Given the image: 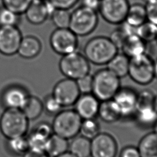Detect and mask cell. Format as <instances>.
Segmentation results:
<instances>
[{
  "instance_id": "4316f807",
  "label": "cell",
  "mask_w": 157,
  "mask_h": 157,
  "mask_svg": "<svg viewBox=\"0 0 157 157\" xmlns=\"http://www.w3.org/2000/svg\"><path fill=\"white\" fill-rule=\"evenodd\" d=\"M7 147L13 155L23 156L28 151L27 138L25 136L7 139Z\"/></svg>"
},
{
  "instance_id": "d6986e66",
  "label": "cell",
  "mask_w": 157,
  "mask_h": 157,
  "mask_svg": "<svg viewBox=\"0 0 157 157\" xmlns=\"http://www.w3.org/2000/svg\"><path fill=\"white\" fill-rule=\"evenodd\" d=\"M98 117L103 122L109 124L121 120L119 110L113 99L100 102Z\"/></svg>"
},
{
  "instance_id": "5bb4252c",
  "label": "cell",
  "mask_w": 157,
  "mask_h": 157,
  "mask_svg": "<svg viewBox=\"0 0 157 157\" xmlns=\"http://www.w3.org/2000/svg\"><path fill=\"white\" fill-rule=\"evenodd\" d=\"M29 94L27 90L19 85L7 87L2 93L1 101L6 109L21 110L26 103Z\"/></svg>"
},
{
  "instance_id": "b9f144b4",
  "label": "cell",
  "mask_w": 157,
  "mask_h": 157,
  "mask_svg": "<svg viewBox=\"0 0 157 157\" xmlns=\"http://www.w3.org/2000/svg\"><path fill=\"white\" fill-rule=\"evenodd\" d=\"M101 0H82V6L90 9L97 11L99 9Z\"/></svg>"
},
{
  "instance_id": "44dd1931",
  "label": "cell",
  "mask_w": 157,
  "mask_h": 157,
  "mask_svg": "<svg viewBox=\"0 0 157 157\" xmlns=\"http://www.w3.org/2000/svg\"><path fill=\"white\" fill-rule=\"evenodd\" d=\"M137 147L140 157H157V134L153 131L146 134Z\"/></svg>"
},
{
  "instance_id": "f6af8a7d",
  "label": "cell",
  "mask_w": 157,
  "mask_h": 157,
  "mask_svg": "<svg viewBox=\"0 0 157 157\" xmlns=\"http://www.w3.org/2000/svg\"><path fill=\"white\" fill-rule=\"evenodd\" d=\"M56 157H75L74 155H73L72 153H71L69 151H66L59 156H57Z\"/></svg>"
},
{
  "instance_id": "60d3db41",
  "label": "cell",
  "mask_w": 157,
  "mask_h": 157,
  "mask_svg": "<svg viewBox=\"0 0 157 157\" xmlns=\"http://www.w3.org/2000/svg\"><path fill=\"white\" fill-rule=\"evenodd\" d=\"M119 157H140V155L137 147L126 145L121 150Z\"/></svg>"
},
{
  "instance_id": "836d02e7",
  "label": "cell",
  "mask_w": 157,
  "mask_h": 157,
  "mask_svg": "<svg viewBox=\"0 0 157 157\" xmlns=\"http://www.w3.org/2000/svg\"><path fill=\"white\" fill-rule=\"evenodd\" d=\"M44 111L50 115H55L63 108L56 99L52 95L48 94L42 101Z\"/></svg>"
},
{
  "instance_id": "7402d4cb",
  "label": "cell",
  "mask_w": 157,
  "mask_h": 157,
  "mask_svg": "<svg viewBox=\"0 0 157 157\" xmlns=\"http://www.w3.org/2000/svg\"><path fill=\"white\" fill-rule=\"evenodd\" d=\"M129 58L123 53L118 52L107 64V68L120 79L128 74Z\"/></svg>"
},
{
  "instance_id": "f35d334b",
  "label": "cell",
  "mask_w": 157,
  "mask_h": 157,
  "mask_svg": "<svg viewBox=\"0 0 157 157\" xmlns=\"http://www.w3.org/2000/svg\"><path fill=\"white\" fill-rule=\"evenodd\" d=\"M126 37V36L124 34L119 27L113 30L109 37L110 39L118 50L121 49Z\"/></svg>"
},
{
  "instance_id": "f546056e",
  "label": "cell",
  "mask_w": 157,
  "mask_h": 157,
  "mask_svg": "<svg viewBox=\"0 0 157 157\" xmlns=\"http://www.w3.org/2000/svg\"><path fill=\"white\" fill-rule=\"evenodd\" d=\"M157 32V25L146 21L137 28V35L147 44L155 41Z\"/></svg>"
},
{
  "instance_id": "c3c4849f",
  "label": "cell",
  "mask_w": 157,
  "mask_h": 157,
  "mask_svg": "<svg viewBox=\"0 0 157 157\" xmlns=\"http://www.w3.org/2000/svg\"><path fill=\"white\" fill-rule=\"evenodd\" d=\"M155 42H156V44H157V32H156V37H155Z\"/></svg>"
},
{
  "instance_id": "7c38bea8",
  "label": "cell",
  "mask_w": 157,
  "mask_h": 157,
  "mask_svg": "<svg viewBox=\"0 0 157 157\" xmlns=\"http://www.w3.org/2000/svg\"><path fill=\"white\" fill-rule=\"evenodd\" d=\"M117 153V142L110 134L100 132L91 139L90 157H116Z\"/></svg>"
},
{
  "instance_id": "3957f363",
  "label": "cell",
  "mask_w": 157,
  "mask_h": 157,
  "mask_svg": "<svg viewBox=\"0 0 157 157\" xmlns=\"http://www.w3.org/2000/svg\"><path fill=\"white\" fill-rule=\"evenodd\" d=\"M29 120L20 109H6L0 117V131L6 138L25 136Z\"/></svg>"
},
{
  "instance_id": "8d00e7d4",
  "label": "cell",
  "mask_w": 157,
  "mask_h": 157,
  "mask_svg": "<svg viewBox=\"0 0 157 157\" xmlns=\"http://www.w3.org/2000/svg\"><path fill=\"white\" fill-rule=\"evenodd\" d=\"M75 81L81 94L91 93L93 86L92 75L89 74Z\"/></svg>"
},
{
  "instance_id": "bcb514c9",
  "label": "cell",
  "mask_w": 157,
  "mask_h": 157,
  "mask_svg": "<svg viewBox=\"0 0 157 157\" xmlns=\"http://www.w3.org/2000/svg\"><path fill=\"white\" fill-rule=\"evenodd\" d=\"M152 107H153L154 110L157 113V94H155V98H154V100H153Z\"/></svg>"
},
{
  "instance_id": "ee69618b",
  "label": "cell",
  "mask_w": 157,
  "mask_h": 157,
  "mask_svg": "<svg viewBox=\"0 0 157 157\" xmlns=\"http://www.w3.org/2000/svg\"><path fill=\"white\" fill-rule=\"evenodd\" d=\"M153 72L155 78H157V59L153 61Z\"/></svg>"
},
{
  "instance_id": "2e32d148",
  "label": "cell",
  "mask_w": 157,
  "mask_h": 157,
  "mask_svg": "<svg viewBox=\"0 0 157 157\" xmlns=\"http://www.w3.org/2000/svg\"><path fill=\"white\" fill-rule=\"evenodd\" d=\"M24 13L26 20L34 25L42 24L50 17L45 0H33Z\"/></svg>"
},
{
  "instance_id": "1f68e13d",
  "label": "cell",
  "mask_w": 157,
  "mask_h": 157,
  "mask_svg": "<svg viewBox=\"0 0 157 157\" xmlns=\"http://www.w3.org/2000/svg\"><path fill=\"white\" fill-rule=\"evenodd\" d=\"M19 20L20 15L4 6L0 7V26H17Z\"/></svg>"
},
{
  "instance_id": "ba28073f",
  "label": "cell",
  "mask_w": 157,
  "mask_h": 157,
  "mask_svg": "<svg viewBox=\"0 0 157 157\" xmlns=\"http://www.w3.org/2000/svg\"><path fill=\"white\" fill-rule=\"evenodd\" d=\"M50 45L56 53L67 55L77 50L78 36L69 28H56L50 36Z\"/></svg>"
},
{
  "instance_id": "7a4b0ae2",
  "label": "cell",
  "mask_w": 157,
  "mask_h": 157,
  "mask_svg": "<svg viewBox=\"0 0 157 157\" xmlns=\"http://www.w3.org/2000/svg\"><path fill=\"white\" fill-rule=\"evenodd\" d=\"M92 78L91 93L100 101L112 99L121 87L120 78L107 67L98 70Z\"/></svg>"
},
{
  "instance_id": "e575fe53",
  "label": "cell",
  "mask_w": 157,
  "mask_h": 157,
  "mask_svg": "<svg viewBox=\"0 0 157 157\" xmlns=\"http://www.w3.org/2000/svg\"><path fill=\"white\" fill-rule=\"evenodd\" d=\"M155 94L150 89H144L138 92L137 106L138 108L152 107Z\"/></svg>"
},
{
  "instance_id": "f1b7e54d",
  "label": "cell",
  "mask_w": 157,
  "mask_h": 157,
  "mask_svg": "<svg viewBox=\"0 0 157 157\" xmlns=\"http://www.w3.org/2000/svg\"><path fill=\"white\" fill-rule=\"evenodd\" d=\"M100 132V124L96 118L82 120L79 133L83 137L92 139Z\"/></svg>"
},
{
  "instance_id": "603a6c76",
  "label": "cell",
  "mask_w": 157,
  "mask_h": 157,
  "mask_svg": "<svg viewBox=\"0 0 157 157\" xmlns=\"http://www.w3.org/2000/svg\"><path fill=\"white\" fill-rule=\"evenodd\" d=\"M69 140L53 134L47 142L45 153L49 157H56L68 151Z\"/></svg>"
},
{
  "instance_id": "ffe728a7",
  "label": "cell",
  "mask_w": 157,
  "mask_h": 157,
  "mask_svg": "<svg viewBox=\"0 0 157 157\" xmlns=\"http://www.w3.org/2000/svg\"><path fill=\"white\" fill-rule=\"evenodd\" d=\"M69 142L68 151L75 157H90L91 140L82 135H77Z\"/></svg>"
},
{
  "instance_id": "9c48e42d",
  "label": "cell",
  "mask_w": 157,
  "mask_h": 157,
  "mask_svg": "<svg viewBox=\"0 0 157 157\" xmlns=\"http://www.w3.org/2000/svg\"><path fill=\"white\" fill-rule=\"evenodd\" d=\"M129 4L128 0H101L98 12L107 23L120 25L126 19Z\"/></svg>"
},
{
  "instance_id": "8992f818",
  "label": "cell",
  "mask_w": 157,
  "mask_h": 157,
  "mask_svg": "<svg viewBox=\"0 0 157 157\" xmlns=\"http://www.w3.org/2000/svg\"><path fill=\"white\" fill-rule=\"evenodd\" d=\"M58 67L60 72L66 78L74 80L90 74V63L83 53L75 51L61 58Z\"/></svg>"
},
{
  "instance_id": "83f0119b",
  "label": "cell",
  "mask_w": 157,
  "mask_h": 157,
  "mask_svg": "<svg viewBox=\"0 0 157 157\" xmlns=\"http://www.w3.org/2000/svg\"><path fill=\"white\" fill-rule=\"evenodd\" d=\"M26 138L28 145V151L38 153H45L47 142L48 138L47 139L33 131Z\"/></svg>"
},
{
  "instance_id": "30bf717a",
  "label": "cell",
  "mask_w": 157,
  "mask_h": 157,
  "mask_svg": "<svg viewBox=\"0 0 157 157\" xmlns=\"http://www.w3.org/2000/svg\"><path fill=\"white\" fill-rule=\"evenodd\" d=\"M137 94L138 91L133 87L121 86L113 98L121 119L133 118L137 109Z\"/></svg>"
},
{
  "instance_id": "5b68a950",
  "label": "cell",
  "mask_w": 157,
  "mask_h": 157,
  "mask_svg": "<svg viewBox=\"0 0 157 157\" xmlns=\"http://www.w3.org/2000/svg\"><path fill=\"white\" fill-rule=\"evenodd\" d=\"M82 121L74 109H62L54 116L52 123L53 133L70 140L79 134Z\"/></svg>"
},
{
  "instance_id": "277c9868",
  "label": "cell",
  "mask_w": 157,
  "mask_h": 157,
  "mask_svg": "<svg viewBox=\"0 0 157 157\" xmlns=\"http://www.w3.org/2000/svg\"><path fill=\"white\" fill-rule=\"evenodd\" d=\"M98 22V12L81 5L71 13L69 28L78 37H84L96 29Z\"/></svg>"
},
{
  "instance_id": "8fae6325",
  "label": "cell",
  "mask_w": 157,
  "mask_h": 157,
  "mask_svg": "<svg viewBox=\"0 0 157 157\" xmlns=\"http://www.w3.org/2000/svg\"><path fill=\"white\" fill-rule=\"evenodd\" d=\"M52 94L63 107H67L74 105L81 93L75 80L64 77L56 82Z\"/></svg>"
},
{
  "instance_id": "d6a6232c",
  "label": "cell",
  "mask_w": 157,
  "mask_h": 157,
  "mask_svg": "<svg viewBox=\"0 0 157 157\" xmlns=\"http://www.w3.org/2000/svg\"><path fill=\"white\" fill-rule=\"evenodd\" d=\"M33 0H2V6L15 13L21 15L24 13Z\"/></svg>"
},
{
  "instance_id": "52a82bcc",
  "label": "cell",
  "mask_w": 157,
  "mask_h": 157,
  "mask_svg": "<svg viewBox=\"0 0 157 157\" xmlns=\"http://www.w3.org/2000/svg\"><path fill=\"white\" fill-rule=\"evenodd\" d=\"M152 58L147 53L131 58L128 76L139 85H147L155 79Z\"/></svg>"
},
{
  "instance_id": "ab89813d",
  "label": "cell",
  "mask_w": 157,
  "mask_h": 157,
  "mask_svg": "<svg viewBox=\"0 0 157 157\" xmlns=\"http://www.w3.org/2000/svg\"><path fill=\"white\" fill-rule=\"evenodd\" d=\"M56 9L69 10L74 7L79 0H49Z\"/></svg>"
},
{
  "instance_id": "4fadbf2b",
  "label": "cell",
  "mask_w": 157,
  "mask_h": 157,
  "mask_svg": "<svg viewBox=\"0 0 157 157\" xmlns=\"http://www.w3.org/2000/svg\"><path fill=\"white\" fill-rule=\"evenodd\" d=\"M22 37L17 26H0V53L5 56L17 53Z\"/></svg>"
},
{
  "instance_id": "4dcf8cb0",
  "label": "cell",
  "mask_w": 157,
  "mask_h": 157,
  "mask_svg": "<svg viewBox=\"0 0 157 157\" xmlns=\"http://www.w3.org/2000/svg\"><path fill=\"white\" fill-rule=\"evenodd\" d=\"M50 18L56 28H69L71 20V13L69 10L56 9Z\"/></svg>"
},
{
  "instance_id": "d590c367",
  "label": "cell",
  "mask_w": 157,
  "mask_h": 157,
  "mask_svg": "<svg viewBox=\"0 0 157 157\" xmlns=\"http://www.w3.org/2000/svg\"><path fill=\"white\" fill-rule=\"evenodd\" d=\"M147 21L157 25V0H145Z\"/></svg>"
},
{
  "instance_id": "e0dca14e",
  "label": "cell",
  "mask_w": 157,
  "mask_h": 157,
  "mask_svg": "<svg viewBox=\"0 0 157 157\" xmlns=\"http://www.w3.org/2000/svg\"><path fill=\"white\" fill-rule=\"evenodd\" d=\"M42 48L39 39L33 35H27L22 37L17 53L23 58L33 59L40 54Z\"/></svg>"
},
{
  "instance_id": "d4e9b609",
  "label": "cell",
  "mask_w": 157,
  "mask_h": 157,
  "mask_svg": "<svg viewBox=\"0 0 157 157\" xmlns=\"http://www.w3.org/2000/svg\"><path fill=\"white\" fill-rule=\"evenodd\" d=\"M124 21L136 27L147 21L144 4L139 2L129 4Z\"/></svg>"
},
{
  "instance_id": "7bdbcfd3",
  "label": "cell",
  "mask_w": 157,
  "mask_h": 157,
  "mask_svg": "<svg viewBox=\"0 0 157 157\" xmlns=\"http://www.w3.org/2000/svg\"><path fill=\"white\" fill-rule=\"evenodd\" d=\"M23 157H49L46 153H34L30 151H28L25 155H23Z\"/></svg>"
},
{
  "instance_id": "484cf974",
  "label": "cell",
  "mask_w": 157,
  "mask_h": 157,
  "mask_svg": "<svg viewBox=\"0 0 157 157\" xmlns=\"http://www.w3.org/2000/svg\"><path fill=\"white\" fill-rule=\"evenodd\" d=\"M29 121L38 118L44 111L42 101L36 96L29 95L21 109Z\"/></svg>"
},
{
  "instance_id": "6da1fadb",
  "label": "cell",
  "mask_w": 157,
  "mask_h": 157,
  "mask_svg": "<svg viewBox=\"0 0 157 157\" xmlns=\"http://www.w3.org/2000/svg\"><path fill=\"white\" fill-rule=\"evenodd\" d=\"M118 52L109 37L97 36L89 39L83 47V55L90 63L98 66L107 65Z\"/></svg>"
},
{
  "instance_id": "74e56055",
  "label": "cell",
  "mask_w": 157,
  "mask_h": 157,
  "mask_svg": "<svg viewBox=\"0 0 157 157\" xmlns=\"http://www.w3.org/2000/svg\"><path fill=\"white\" fill-rule=\"evenodd\" d=\"M33 131L36 132L47 139L53 134L52 124L46 121H42L37 123L34 126Z\"/></svg>"
},
{
  "instance_id": "cb8c5ba5",
  "label": "cell",
  "mask_w": 157,
  "mask_h": 157,
  "mask_svg": "<svg viewBox=\"0 0 157 157\" xmlns=\"http://www.w3.org/2000/svg\"><path fill=\"white\" fill-rule=\"evenodd\" d=\"M132 119L141 128H151L157 120V113L153 107L138 108Z\"/></svg>"
},
{
  "instance_id": "7dc6e473",
  "label": "cell",
  "mask_w": 157,
  "mask_h": 157,
  "mask_svg": "<svg viewBox=\"0 0 157 157\" xmlns=\"http://www.w3.org/2000/svg\"><path fill=\"white\" fill-rule=\"evenodd\" d=\"M151 128H152V129H153L152 131H153L154 132H155V133L157 134V120H156V121L155 122V123H154V124L153 125V126H152Z\"/></svg>"
},
{
  "instance_id": "9a60e30c",
  "label": "cell",
  "mask_w": 157,
  "mask_h": 157,
  "mask_svg": "<svg viewBox=\"0 0 157 157\" xmlns=\"http://www.w3.org/2000/svg\"><path fill=\"white\" fill-rule=\"evenodd\" d=\"M100 102L91 93L80 94L74 105V110L82 120L96 118Z\"/></svg>"
},
{
  "instance_id": "ac0fdd59",
  "label": "cell",
  "mask_w": 157,
  "mask_h": 157,
  "mask_svg": "<svg viewBox=\"0 0 157 157\" xmlns=\"http://www.w3.org/2000/svg\"><path fill=\"white\" fill-rule=\"evenodd\" d=\"M147 44L137 34L127 36L120 50L129 58L147 53Z\"/></svg>"
}]
</instances>
